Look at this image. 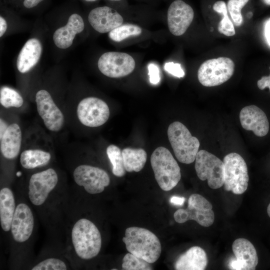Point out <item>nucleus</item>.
Instances as JSON below:
<instances>
[{
	"label": "nucleus",
	"instance_id": "nucleus-26",
	"mask_svg": "<svg viewBox=\"0 0 270 270\" xmlns=\"http://www.w3.org/2000/svg\"><path fill=\"white\" fill-rule=\"evenodd\" d=\"M106 152L112 166V174L117 177L124 176L126 170L124 166L122 150L117 146L110 144L108 146Z\"/></svg>",
	"mask_w": 270,
	"mask_h": 270
},
{
	"label": "nucleus",
	"instance_id": "nucleus-24",
	"mask_svg": "<svg viewBox=\"0 0 270 270\" xmlns=\"http://www.w3.org/2000/svg\"><path fill=\"white\" fill-rule=\"evenodd\" d=\"M122 154L124 166L128 172L140 171L146 162V152L141 148H126L122 150Z\"/></svg>",
	"mask_w": 270,
	"mask_h": 270
},
{
	"label": "nucleus",
	"instance_id": "nucleus-12",
	"mask_svg": "<svg viewBox=\"0 0 270 270\" xmlns=\"http://www.w3.org/2000/svg\"><path fill=\"white\" fill-rule=\"evenodd\" d=\"M135 61L130 54L121 52H110L103 54L98 62L100 72L106 76L118 78L132 73L135 68Z\"/></svg>",
	"mask_w": 270,
	"mask_h": 270
},
{
	"label": "nucleus",
	"instance_id": "nucleus-16",
	"mask_svg": "<svg viewBox=\"0 0 270 270\" xmlns=\"http://www.w3.org/2000/svg\"><path fill=\"white\" fill-rule=\"evenodd\" d=\"M235 259L230 262V269L254 270L258 264V256L254 245L244 238L236 239L232 244Z\"/></svg>",
	"mask_w": 270,
	"mask_h": 270
},
{
	"label": "nucleus",
	"instance_id": "nucleus-39",
	"mask_svg": "<svg viewBox=\"0 0 270 270\" xmlns=\"http://www.w3.org/2000/svg\"><path fill=\"white\" fill-rule=\"evenodd\" d=\"M264 35L268 44L270 46V18L266 22L265 24Z\"/></svg>",
	"mask_w": 270,
	"mask_h": 270
},
{
	"label": "nucleus",
	"instance_id": "nucleus-9",
	"mask_svg": "<svg viewBox=\"0 0 270 270\" xmlns=\"http://www.w3.org/2000/svg\"><path fill=\"white\" fill-rule=\"evenodd\" d=\"M58 181V174L52 168L33 174L29 180L28 191L32 204L36 206L44 205L56 188Z\"/></svg>",
	"mask_w": 270,
	"mask_h": 270
},
{
	"label": "nucleus",
	"instance_id": "nucleus-13",
	"mask_svg": "<svg viewBox=\"0 0 270 270\" xmlns=\"http://www.w3.org/2000/svg\"><path fill=\"white\" fill-rule=\"evenodd\" d=\"M36 102L37 111L46 127L52 132L60 131L64 124V116L50 94L44 90H38L36 94Z\"/></svg>",
	"mask_w": 270,
	"mask_h": 270
},
{
	"label": "nucleus",
	"instance_id": "nucleus-40",
	"mask_svg": "<svg viewBox=\"0 0 270 270\" xmlns=\"http://www.w3.org/2000/svg\"><path fill=\"white\" fill-rule=\"evenodd\" d=\"M7 28V24L6 20L2 16L0 17V36L2 37Z\"/></svg>",
	"mask_w": 270,
	"mask_h": 270
},
{
	"label": "nucleus",
	"instance_id": "nucleus-14",
	"mask_svg": "<svg viewBox=\"0 0 270 270\" xmlns=\"http://www.w3.org/2000/svg\"><path fill=\"white\" fill-rule=\"evenodd\" d=\"M34 226V216L30 207L26 203H18L10 230L13 240L19 244L25 243L31 237Z\"/></svg>",
	"mask_w": 270,
	"mask_h": 270
},
{
	"label": "nucleus",
	"instance_id": "nucleus-3",
	"mask_svg": "<svg viewBox=\"0 0 270 270\" xmlns=\"http://www.w3.org/2000/svg\"><path fill=\"white\" fill-rule=\"evenodd\" d=\"M150 164L155 178L163 190H170L180 182L181 178L180 168L166 148H157L151 155Z\"/></svg>",
	"mask_w": 270,
	"mask_h": 270
},
{
	"label": "nucleus",
	"instance_id": "nucleus-20",
	"mask_svg": "<svg viewBox=\"0 0 270 270\" xmlns=\"http://www.w3.org/2000/svg\"><path fill=\"white\" fill-rule=\"evenodd\" d=\"M22 135L20 126L13 123L8 126L0 136V152L6 158L12 160L18 156L21 148Z\"/></svg>",
	"mask_w": 270,
	"mask_h": 270
},
{
	"label": "nucleus",
	"instance_id": "nucleus-42",
	"mask_svg": "<svg viewBox=\"0 0 270 270\" xmlns=\"http://www.w3.org/2000/svg\"><path fill=\"white\" fill-rule=\"evenodd\" d=\"M267 212L269 217L270 218V203L269 204L267 208Z\"/></svg>",
	"mask_w": 270,
	"mask_h": 270
},
{
	"label": "nucleus",
	"instance_id": "nucleus-1",
	"mask_svg": "<svg viewBox=\"0 0 270 270\" xmlns=\"http://www.w3.org/2000/svg\"><path fill=\"white\" fill-rule=\"evenodd\" d=\"M70 238L76 254L82 260L93 258L101 250L100 232L96 224L86 218H79L74 224Z\"/></svg>",
	"mask_w": 270,
	"mask_h": 270
},
{
	"label": "nucleus",
	"instance_id": "nucleus-44",
	"mask_svg": "<svg viewBox=\"0 0 270 270\" xmlns=\"http://www.w3.org/2000/svg\"><path fill=\"white\" fill-rule=\"evenodd\" d=\"M86 1H88V2H90V1H94L96 0H86Z\"/></svg>",
	"mask_w": 270,
	"mask_h": 270
},
{
	"label": "nucleus",
	"instance_id": "nucleus-36",
	"mask_svg": "<svg viewBox=\"0 0 270 270\" xmlns=\"http://www.w3.org/2000/svg\"><path fill=\"white\" fill-rule=\"evenodd\" d=\"M257 86L258 88L261 90L268 88L270 91V75L262 76L260 79L258 80Z\"/></svg>",
	"mask_w": 270,
	"mask_h": 270
},
{
	"label": "nucleus",
	"instance_id": "nucleus-23",
	"mask_svg": "<svg viewBox=\"0 0 270 270\" xmlns=\"http://www.w3.org/2000/svg\"><path fill=\"white\" fill-rule=\"evenodd\" d=\"M16 204L14 194L8 187L0 190V222L2 230L8 232L14 216Z\"/></svg>",
	"mask_w": 270,
	"mask_h": 270
},
{
	"label": "nucleus",
	"instance_id": "nucleus-27",
	"mask_svg": "<svg viewBox=\"0 0 270 270\" xmlns=\"http://www.w3.org/2000/svg\"><path fill=\"white\" fill-rule=\"evenodd\" d=\"M142 30L139 26L126 24H122L109 32L108 36L113 41L120 42L130 36L140 35Z\"/></svg>",
	"mask_w": 270,
	"mask_h": 270
},
{
	"label": "nucleus",
	"instance_id": "nucleus-37",
	"mask_svg": "<svg viewBox=\"0 0 270 270\" xmlns=\"http://www.w3.org/2000/svg\"><path fill=\"white\" fill-rule=\"evenodd\" d=\"M185 201V198L184 197L172 196L170 199V202L177 206H182L184 204Z\"/></svg>",
	"mask_w": 270,
	"mask_h": 270
},
{
	"label": "nucleus",
	"instance_id": "nucleus-35",
	"mask_svg": "<svg viewBox=\"0 0 270 270\" xmlns=\"http://www.w3.org/2000/svg\"><path fill=\"white\" fill-rule=\"evenodd\" d=\"M213 10L216 12L225 15L228 14V8L224 2L218 0L213 5Z\"/></svg>",
	"mask_w": 270,
	"mask_h": 270
},
{
	"label": "nucleus",
	"instance_id": "nucleus-17",
	"mask_svg": "<svg viewBox=\"0 0 270 270\" xmlns=\"http://www.w3.org/2000/svg\"><path fill=\"white\" fill-rule=\"evenodd\" d=\"M240 120L244 130L252 131L257 136H264L269 131V122L266 114L256 106L243 108L240 112Z\"/></svg>",
	"mask_w": 270,
	"mask_h": 270
},
{
	"label": "nucleus",
	"instance_id": "nucleus-10",
	"mask_svg": "<svg viewBox=\"0 0 270 270\" xmlns=\"http://www.w3.org/2000/svg\"><path fill=\"white\" fill-rule=\"evenodd\" d=\"M76 184L92 194L103 192L110 184V178L103 169L88 164L76 166L73 172Z\"/></svg>",
	"mask_w": 270,
	"mask_h": 270
},
{
	"label": "nucleus",
	"instance_id": "nucleus-2",
	"mask_svg": "<svg viewBox=\"0 0 270 270\" xmlns=\"http://www.w3.org/2000/svg\"><path fill=\"white\" fill-rule=\"evenodd\" d=\"M127 250L150 264L160 258L162 246L158 238L148 229L132 226L127 228L122 238Z\"/></svg>",
	"mask_w": 270,
	"mask_h": 270
},
{
	"label": "nucleus",
	"instance_id": "nucleus-32",
	"mask_svg": "<svg viewBox=\"0 0 270 270\" xmlns=\"http://www.w3.org/2000/svg\"><path fill=\"white\" fill-rule=\"evenodd\" d=\"M219 32L228 36H232L236 34L234 26L228 14L223 16L218 26Z\"/></svg>",
	"mask_w": 270,
	"mask_h": 270
},
{
	"label": "nucleus",
	"instance_id": "nucleus-4",
	"mask_svg": "<svg viewBox=\"0 0 270 270\" xmlns=\"http://www.w3.org/2000/svg\"><path fill=\"white\" fill-rule=\"evenodd\" d=\"M168 136L174 155L180 162L190 164L194 161L200 142L192 136L184 124L179 122L170 124L168 129Z\"/></svg>",
	"mask_w": 270,
	"mask_h": 270
},
{
	"label": "nucleus",
	"instance_id": "nucleus-5",
	"mask_svg": "<svg viewBox=\"0 0 270 270\" xmlns=\"http://www.w3.org/2000/svg\"><path fill=\"white\" fill-rule=\"evenodd\" d=\"M223 162L224 190L236 194H243L248 188L249 180L245 160L239 154L231 152L224 157Z\"/></svg>",
	"mask_w": 270,
	"mask_h": 270
},
{
	"label": "nucleus",
	"instance_id": "nucleus-38",
	"mask_svg": "<svg viewBox=\"0 0 270 270\" xmlns=\"http://www.w3.org/2000/svg\"><path fill=\"white\" fill-rule=\"evenodd\" d=\"M42 0H24L23 4L26 8H30L36 6Z\"/></svg>",
	"mask_w": 270,
	"mask_h": 270
},
{
	"label": "nucleus",
	"instance_id": "nucleus-45",
	"mask_svg": "<svg viewBox=\"0 0 270 270\" xmlns=\"http://www.w3.org/2000/svg\"><path fill=\"white\" fill-rule=\"evenodd\" d=\"M114 0V1H119V0Z\"/></svg>",
	"mask_w": 270,
	"mask_h": 270
},
{
	"label": "nucleus",
	"instance_id": "nucleus-43",
	"mask_svg": "<svg viewBox=\"0 0 270 270\" xmlns=\"http://www.w3.org/2000/svg\"><path fill=\"white\" fill-rule=\"evenodd\" d=\"M262 2L267 5H270V0H262Z\"/></svg>",
	"mask_w": 270,
	"mask_h": 270
},
{
	"label": "nucleus",
	"instance_id": "nucleus-8",
	"mask_svg": "<svg viewBox=\"0 0 270 270\" xmlns=\"http://www.w3.org/2000/svg\"><path fill=\"white\" fill-rule=\"evenodd\" d=\"M195 160V170L200 180H207L208 186L212 189H218L224 185L223 162L214 154L203 150L198 152Z\"/></svg>",
	"mask_w": 270,
	"mask_h": 270
},
{
	"label": "nucleus",
	"instance_id": "nucleus-7",
	"mask_svg": "<svg viewBox=\"0 0 270 270\" xmlns=\"http://www.w3.org/2000/svg\"><path fill=\"white\" fill-rule=\"evenodd\" d=\"M210 202L203 196L194 194L188 200L186 208H180L174 214L175 221L182 224L189 220H194L200 225L208 227L214 220V214Z\"/></svg>",
	"mask_w": 270,
	"mask_h": 270
},
{
	"label": "nucleus",
	"instance_id": "nucleus-15",
	"mask_svg": "<svg viewBox=\"0 0 270 270\" xmlns=\"http://www.w3.org/2000/svg\"><path fill=\"white\" fill-rule=\"evenodd\" d=\"M194 17L192 8L182 0H176L170 6L167 14L170 32L174 36H180L185 33Z\"/></svg>",
	"mask_w": 270,
	"mask_h": 270
},
{
	"label": "nucleus",
	"instance_id": "nucleus-46",
	"mask_svg": "<svg viewBox=\"0 0 270 270\" xmlns=\"http://www.w3.org/2000/svg\"></svg>",
	"mask_w": 270,
	"mask_h": 270
},
{
	"label": "nucleus",
	"instance_id": "nucleus-28",
	"mask_svg": "<svg viewBox=\"0 0 270 270\" xmlns=\"http://www.w3.org/2000/svg\"><path fill=\"white\" fill-rule=\"evenodd\" d=\"M0 102L6 108H20L23 104L24 100L16 90L8 86H2L0 90Z\"/></svg>",
	"mask_w": 270,
	"mask_h": 270
},
{
	"label": "nucleus",
	"instance_id": "nucleus-30",
	"mask_svg": "<svg viewBox=\"0 0 270 270\" xmlns=\"http://www.w3.org/2000/svg\"><path fill=\"white\" fill-rule=\"evenodd\" d=\"M68 265L62 259L48 258L38 262L30 268L32 270H66Z\"/></svg>",
	"mask_w": 270,
	"mask_h": 270
},
{
	"label": "nucleus",
	"instance_id": "nucleus-18",
	"mask_svg": "<svg viewBox=\"0 0 270 270\" xmlns=\"http://www.w3.org/2000/svg\"><path fill=\"white\" fill-rule=\"evenodd\" d=\"M92 26L100 33L110 32L123 22L122 16L115 10L106 6L92 10L88 16Z\"/></svg>",
	"mask_w": 270,
	"mask_h": 270
},
{
	"label": "nucleus",
	"instance_id": "nucleus-41",
	"mask_svg": "<svg viewBox=\"0 0 270 270\" xmlns=\"http://www.w3.org/2000/svg\"><path fill=\"white\" fill-rule=\"evenodd\" d=\"M0 136H1L4 132L6 128L8 126L6 123L1 118L0 119Z\"/></svg>",
	"mask_w": 270,
	"mask_h": 270
},
{
	"label": "nucleus",
	"instance_id": "nucleus-11",
	"mask_svg": "<svg viewBox=\"0 0 270 270\" xmlns=\"http://www.w3.org/2000/svg\"><path fill=\"white\" fill-rule=\"evenodd\" d=\"M80 122L88 127H98L108 120L110 112L106 102L94 96L86 98L78 103L76 110Z\"/></svg>",
	"mask_w": 270,
	"mask_h": 270
},
{
	"label": "nucleus",
	"instance_id": "nucleus-25",
	"mask_svg": "<svg viewBox=\"0 0 270 270\" xmlns=\"http://www.w3.org/2000/svg\"><path fill=\"white\" fill-rule=\"evenodd\" d=\"M51 158L50 152L38 149H30L22 152L20 156L22 166L26 169H33L47 164Z\"/></svg>",
	"mask_w": 270,
	"mask_h": 270
},
{
	"label": "nucleus",
	"instance_id": "nucleus-31",
	"mask_svg": "<svg viewBox=\"0 0 270 270\" xmlns=\"http://www.w3.org/2000/svg\"><path fill=\"white\" fill-rule=\"evenodd\" d=\"M249 0H228V10L232 19L236 26H240L243 22V18L241 14L242 8L248 3Z\"/></svg>",
	"mask_w": 270,
	"mask_h": 270
},
{
	"label": "nucleus",
	"instance_id": "nucleus-6",
	"mask_svg": "<svg viewBox=\"0 0 270 270\" xmlns=\"http://www.w3.org/2000/svg\"><path fill=\"white\" fill-rule=\"evenodd\" d=\"M234 68V61L229 58L219 57L208 60L198 70V80L204 86H220L232 76Z\"/></svg>",
	"mask_w": 270,
	"mask_h": 270
},
{
	"label": "nucleus",
	"instance_id": "nucleus-19",
	"mask_svg": "<svg viewBox=\"0 0 270 270\" xmlns=\"http://www.w3.org/2000/svg\"><path fill=\"white\" fill-rule=\"evenodd\" d=\"M82 18L77 14H72L66 26L57 29L54 34L53 40L56 46L60 48L66 49L72 44L77 34L84 29Z\"/></svg>",
	"mask_w": 270,
	"mask_h": 270
},
{
	"label": "nucleus",
	"instance_id": "nucleus-33",
	"mask_svg": "<svg viewBox=\"0 0 270 270\" xmlns=\"http://www.w3.org/2000/svg\"><path fill=\"white\" fill-rule=\"evenodd\" d=\"M164 69L168 72L177 78H183L184 72L179 63L168 62L164 64Z\"/></svg>",
	"mask_w": 270,
	"mask_h": 270
},
{
	"label": "nucleus",
	"instance_id": "nucleus-34",
	"mask_svg": "<svg viewBox=\"0 0 270 270\" xmlns=\"http://www.w3.org/2000/svg\"><path fill=\"white\" fill-rule=\"evenodd\" d=\"M148 68L150 83L153 84H158L160 81V70L158 66L154 63H150L148 64Z\"/></svg>",
	"mask_w": 270,
	"mask_h": 270
},
{
	"label": "nucleus",
	"instance_id": "nucleus-22",
	"mask_svg": "<svg viewBox=\"0 0 270 270\" xmlns=\"http://www.w3.org/2000/svg\"><path fill=\"white\" fill-rule=\"evenodd\" d=\"M208 262L205 251L200 246H194L180 256L174 266L177 270H204Z\"/></svg>",
	"mask_w": 270,
	"mask_h": 270
},
{
	"label": "nucleus",
	"instance_id": "nucleus-21",
	"mask_svg": "<svg viewBox=\"0 0 270 270\" xmlns=\"http://www.w3.org/2000/svg\"><path fill=\"white\" fill-rule=\"evenodd\" d=\"M42 46L36 38L28 40L20 51L16 61L18 70L21 73L30 71L38 62L41 56Z\"/></svg>",
	"mask_w": 270,
	"mask_h": 270
},
{
	"label": "nucleus",
	"instance_id": "nucleus-29",
	"mask_svg": "<svg viewBox=\"0 0 270 270\" xmlns=\"http://www.w3.org/2000/svg\"><path fill=\"white\" fill-rule=\"evenodd\" d=\"M150 264L128 252L123 258L122 266L124 270H150L153 269Z\"/></svg>",
	"mask_w": 270,
	"mask_h": 270
}]
</instances>
